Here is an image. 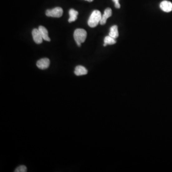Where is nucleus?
Masks as SVG:
<instances>
[{
    "mask_svg": "<svg viewBox=\"0 0 172 172\" xmlns=\"http://www.w3.org/2000/svg\"><path fill=\"white\" fill-rule=\"evenodd\" d=\"M63 11L61 7H55L51 10H47L45 12L47 17L60 18L62 16Z\"/></svg>",
    "mask_w": 172,
    "mask_h": 172,
    "instance_id": "7ed1b4c3",
    "label": "nucleus"
},
{
    "mask_svg": "<svg viewBox=\"0 0 172 172\" xmlns=\"http://www.w3.org/2000/svg\"><path fill=\"white\" fill-rule=\"evenodd\" d=\"M50 65V60L47 58L39 60L36 63V66L39 69L44 70L47 69Z\"/></svg>",
    "mask_w": 172,
    "mask_h": 172,
    "instance_id": "20e7f679",
    "label": "nucleus"
},
{
    "mask_svg": "<svg viewBox=\"0 0 172 172\" xmlns=\"http://www.w3.org/2000/svg\"><path fill=\"white\" fill-rule=\"evenodd\" d=\"M15 172H27V168L25 165H20L16 168L14 170Z\"/></svg>",
    "mask_w": 172,
    "mask_h": 172,
    "instance_id": "ddd939ff",
    "label": "nucleus"
},
{
    "mask_svg": "<svg viewBox=\"0 0 172 172\" xmlns=\"http://www.w3.org/2000/svg\"><path fill=\"white\" fill-rule=\"evenodd\" d=\"M116 39L113 38V37H111V36H107L105 37L104 40V46H107L108 45H114L115 44H116V41L115 40Z\"/></svg>",
    "mask_w": 172,
    "mask_h": 172,
    "instance_id": "f8f14e48",
    "label": "nucleus"
},
{
    "mask_svg": "<svg viewBox=\"0 0 172 172\" xmlns=\"http://www.w3.org/2000/svg\"><path fill=\"white\" fill-rule=\"evenodd\" d=\"M78 14H79V12L73 9H71L69 11V23H72L73 22L77 20Z\"/></svg>",
    "mask_w": 172,
    "mask_h": 172,
    "instance_id": "9d476101",
    "label": "nucleus"
},
{
    "mask_svg": "<svg viewBox=\"0 0 172 172\" xmlns=\"http://www.w3.org/2000/svg\"><path fill=\"white\" fill-rule=\"evenodd\" d=\"M109 36L111 37L116 39L119 36V32H118V26L116 25L111 27L110 29Z\"/></svg>",
    "mask_w": 172,
    "mask_h": 172,
    "instance_id": "9b49d317",
    "label": "nucleus"
},
{
    "mask_svg": "<svg viewBox=\"0 0 172 172\" xmlns=\"http://www.w3.org/2000/svg\"><path fill=\"white\" fill-rule=\"evenodd\" d=\"M112 10L110 8H108L106 9L104 11V14L102 16V19L100 22V24L101 25H104L106 23L108 19L112 16Z\"/></svg>",
    "mask_w": 172,
    "mask_h": 172,
    "instance_id": "0eeeda50",
    "label": "nucleus"
},
{
    "mask_svg": "<svg viewBox=\"0 0 172 172\" xmlns=\"http://www.w3.org/2000/svg\"><path fill=\"white\" fill-rule=\"evenodd\" d=\"M86 1H87L89 2H91L93 1V0H86Z\"/></svg>",
    "mask_w": 172,
    "mask_h": 172,
    "instance_id": "2eb2a0df",
    "label": "nucleus"
},
{
    "mask_svg": "<svg viewBox=\"0 0 172 172\" xmlns=\"http://www.w3.org/2000/svg\"><path fill=\"white\" fill-rule=\"evenodd\" d=\"M38 30L40 32V34L42 36L43 40L46 41H50V38L48 36V31L45 27L43 26H40L38 28Z\"/></svg>",
    "mask_w": 172,
    "mask_h": 172,
    "instance_id": "6e6552de",
    "label": "nucleus"
},
{
    "mask_svg": "<svg viewBox=\"0 0 172 172\" xmlns=\"http://www.w3.org/2000/svg\"><path fill=\"white\" fill-rule=\"evenodd\" d=\"M74 73L76 76H79L87 74L88 70L85 67L82 66H78L75 68Z\"/></svg>",
    "mask_w": 172,
    "mask_h": 172,
    "instance_id": "1a4fd4ad",
    "label": "nucleus"
},
{
    "mask_svg": "<svg viewBox=\"0 0 172 172\" xmlns=\"http://www.w3.org/2000/svg\"><path fill=\"white\" fill-rule=\"evenodd\" d=\"M32 36H33V39L34 42L37 44H40L43 42V38L40 34L38 29H34L32 31Z\"/></svg>",
    "mask_w": 172,
    "mask_h": 172,
    "instance_id": "39448f33",
    "label": "nucleus"
},
{
    "mask_svg": "<svg viewBox=\"0 0 172 172\" xmlns=\"http://www.w3.org/2000/svg\"><path fill=\"white\" fill-rule=\"evenodd\" d=\"M102 14L100 11L94 10L91 13L88 21V24L90 27H95L100 23L102 19Z\"/></svg>",
    "mask_w": 172,
    "mask_h": 172,
    "instance_id": "f257e3e1",
    "label": "nucleus"
},
{
    "mask_svg": "<svg viewBox=\"0 0 172 172\" xmlns=\"http://www.w3.org/2000/svg\"><path fill=\"white\" fill-rule=\"evenodd\" d=\"M87 33L83 29H77L74 33V37L78 46H80L81 43H84L87 38Z\"/></svg>",
    "mask_w": 172,
    "mask_h": 172,
    "instance_id": "f03ea898",
    "label": "nucleus"
},
{
    "mask_svg": "<svg viewBox=\"0 0 172 172\" xmlns=\"http://www.w3.org/2000/svg\"><path fill=\"white\" fill-rule=\"evenodd\" d=\"M160 8L165 12H169L172 11V3L168 1H164L160 4Z\"/></svg>",
    "mask_w": 172,
    "mask_h": 172,
    "instance_id": "423d86ee",
    "label": "nucleus"
},
{
    "mask_svg": "<svg viewBox=\"0 0 172 172\" xmlns=\"http://www.w3.org/2000/svg\"><path fill=\"white\" fill-rule=\"evenodd\" d=\"M112 1L115 3V7L117 9L120 8L121 5H120V3H119V0H112Z\"/></svg>",
    "mask_w": 172,
    "mask_h": 172,
    "instance_id": "4468645a",
    "label": "nucleus"
}]
</instances>
